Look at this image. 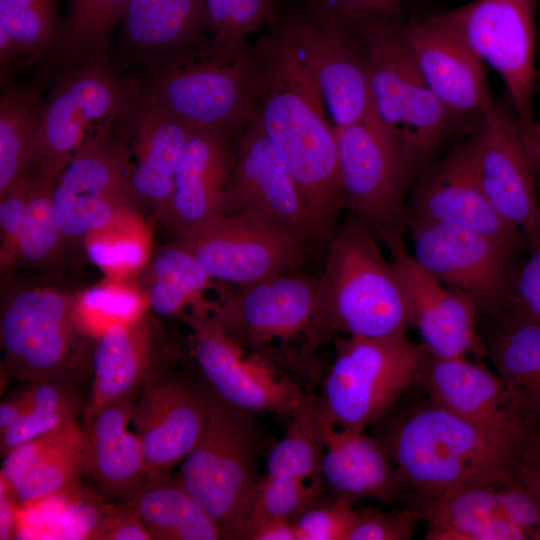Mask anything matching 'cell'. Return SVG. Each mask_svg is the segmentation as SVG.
<instances>
[{
    "label": "cell",
    "mask_w": 540,
    "mask_h": 540,
    "mask_svg": "<svg viewBox=\"0 0 540 540\" xmlns=\"http://www.w3.org/2000/svg\"><path fill=\"white\" fill-rule=\"evenodd\" d=\"M254 109L299 188L317 242L336 233L344 198L335 126L315 83L275 27L256 53Z\"/></svg>",
    "instance_id": "1"
},
{
    "label": "cell",
    "mask_w": 540,
    "mask_h": 540,
    "mask_svg": "<svg viewBox=\"0 0 540 540\" xmlns=\"http://www.w3.org/2000/svg\"><path fill=\"white\" fill-rule=\"evenodd\" d=\"M375 436L421 508L458 486L516 479L521 436L495 432L429 398L397 405Z\"/></svg>",
    "instance_id": "2"
},
{
    "label": "cell",
    "mask_w": 540,
    "mask_h": 540,
    "mask_svg": "<svg viewBox=\"0 0 540 540\" xmlns=\"http://www.w3.org/2000/svg\"><path fill=\"white\" fill-rule=\"evenodd\" d=\"M209 311L239 345L315 392L321 350L335 337L318 301L317 278L297 271L221 292Z\"/></svg>",
    "instance_id": "3"
},
{
    "label": "cell",
    "mask_w": 540,
    "mask_h": 540,
    "mask_svg": "<svg viewBox=\"0 0 540 540\" xmlns=\"http://www.w3.org/2000/svg\"><path fill=\"white\" fill-rule=\"evenodd\" d=\"M377 239L352 218L327 244L317 295L334 336L383 337L414 327L401 273L393 260L385 258Z\"/></svg>",
    "instance_id": "4"
},
{
    "label": "cell",
    "mask_w": 540,
    "mask_h": 540,
    "mask_svg": "<svg viewBox=\"0 0 540 540\" xmlns=\"http://www.w3.org/2000/svg\"><path fill=\"white\" fill-rule=\"evenodd\" d=\"M335 356L316 394V421L365 432L379 425L411 389L427 354L399 333L335 336Z\"/></svg>",
    "instance_id": "5"
},
{
    "label": "cell",
    "mask_w": 540,
    "mask_h": 540,
    "mask_svg": "<svg viewBox=\"0 0 540 540\" xmlns=\"http://www.w3.org/2000/svg\"><path fill=\"white\" fill-rule=\"evenodd\" d=\"M206 388V387H205ZM205 431L176 477L224 531L238 539L254 489L267 436L254 413L229 405L207 388Z\"/></svg>",
    "instance_id": "6"
},
{
    "label": "cell",
    "mask_w": 540,
    "mask_h": 540,
    "mask_svg": "<svg viewBox=\"0 0 540 540\" xmlns=\"http://www.w3.org/2000/svg\"><path fill=\"white\" fill-rule=\"evenodd\" d=\"M256 53L215 45L169 55L138 95L194 128L241 129L255 96Z\"/></svg>",
    "instance_id": "7"
},
{
    "label": "cell",
    "mask_w": 540,
    "mask_h": 540,
    "mask_svg": "<svg viewBox=\"0 0 540 540\" xmlns=\"http://www.w3.org/2000/svg\"><path fill=\"white\" fill-rule=\"evenodd\" d=\"M403 24H383L364 33L367 70L376 116L402 145L419 177L455 128L422 76Z\"/></svg>",
    "instance_id": "8"
},
{
    "label": "cell",
    "mask_w": 540,
    "mask_h": 540,
    "mask_svg": "<svg viewBox=\"0 0 540 540\" xmlns=\"http://www.w3.org/2000/svg\"><path fill=\"white\" fill-rule=\"evenodd\" d=\"M335 130L344 206L382 242L403 236L405 198L418 177L406 151L378 121Z\"/></svg>",
    "instance_id": "9"
},
{
    "label": "cell",
    "mask_w": 540,
    "mask_h": 540,
    "mask_svg": "<svg viewBox=\"0 0 540 540\" xmlns=\"http://www.w3.org/2000/svg\"><path fill=\"white\" fill-rule=\"evenodd\" d=\"M537 5L538 0H473L425 17L499 73L529 141L537 120L533 107Z\"/></svg>",
    "instance_id": "10"
},
{
    "label": "cell",
    "mask_w": 540,
    "mask_h": 540,
    "mask_svg": "<svg viewBox=\"0 0 540 540\" xmlns=\"http://www.w3.org/2000/svg\"><path fill=\"white\" fill-rule=\"evenodd\" d=\"M136 94L93 56L67 72L42 106L24 176L56 181L88 127L116 118Z\"/></svg>",
    "instance_id": "11"
},
{
    "label": "cell",
    "mask_w": 540,
    "mask_h": 540,
    "mask_svg": "<svg viewBox=\"0 0 540 540\" xmlns=\"http://www.w3.org/2000/svg\"><path fill=\"white\" fill-rule=\"evenodd\" d=\"M276 28L315 83L335 127L380 122L372 101L363 33L309 10L290 15Z\"/></svg>",
    "instance_id": "12"
},
{
    "label": "cell",
    "mask_w": 540,
    "mask_h": 540,
    "mask_svg": "<svg viewBox=\"0 0 540 540\" xmlns=\"http://www.w3.org/2000/svg\"><path fill=\"white\" fill-rule=\"evenodd\" d=\"M209 307L210 303L192 307L187 317L190 354L203 385L238 409L292 416L304 389L291 376L239 345L214 319Z\"/></svg>",
    "instance_id": "13"
},
{
    "label": "cell",
    "mask_w": 540,
    "mask_h": 540,
    "mask_svg": "<svg viewBox=\"0 0 540 540\" xmlns=\"http://www.w3.org/2000/svg\"><path fill=\"white\" fill-rule=\"evenodd\" d=\"M77 298L50 288L15 292L3 304L0 337L6 371L24 382L70 383L76 355Z\"/></svg>",
    "instance_id": "14"
},
{
    "label": "cell",
    "mask_w": 540,
    "mask_h": 540,
    "mask_svg": "<svg viewBox=\"0 0 540 540\" xmlns=\"http://www.w3.org/2000/svg\"><path fill=\"white\" fill-rule=\"evenodd\" d=\"M113 120L81 144L55 182L53 207L65 240L87 238L136 208L128 152Z\"/></svg>",
    "instance_id": "15"
},
{
    "label": "cell",
    "mask_w": 540,
    "mask_h": 540,
    "mask_svg": "<svg viewBox=\"0 0 540 540\" xmlns=\"http://www.w3.org/2000/svg\"><path fill=\"white\" fill-rule=\"evenodd\" d=\"M483 189L494 209L533 249L540 245L535 158L523 124L508 101L497 100L469 131Z\"/></svg>",
    "instance_id": "16"
},
{
    "label": "cell",
    "mask_w": 540,
    "mask_h": 540,
    "mask_svg": "<svg viewBox=\"0 0 540 540\" xmlns=\"http://www.w3.org/2000/svg\"><path fill=\"white\" fill-rule=\"evenodd\" d=\"M416 261L447 287L467 296L479 315L495 316L505 304L519 244L464 228L410 222Z\"/></svg>",
    "instance_id": "17"
},
{
    "label": "cell",
    "mask_w": 540,
    "mask_h": 540,
    "mask_svg": "<svg viewBox=\"0 0 540 540\" xmlns=\"http://www.w3.org/2000/svg\"><path fill=\"white\" fill-rule=\"evenodd\" d=\"M222 216L271 227L308 245L317 242L303 196L253 109L241 127Z\"/></svg>",
    "instance_id": "18"
},
{
    "label": "cell",
    "mask_w": 540,
    "mask_h": 540,
    "mask_svg": "<svg viewBox=\"0 0 540 540\" xmlns=\"http://www.w3.org/2000/svg\"><path fill=\"white\" fill-rule=\"evenodd\" d=\"M422 510L427 540H540V500L517 479L458 486Z\"/></svg>",
    "instance_id": "19"
},
{
    "label": "cell",
    "mask_w": 540,
    "mask_h": 540,
    "mask_svg": "<svg viewBox=\"0 0 540 540\" xmlns=\"http://www.w3.org/2000/svg\"><path fill=\"white\" fill-rule=\"evenodd\" d=\"M209 397L203 383L152 372L135 402L132 423L145 457L146 480L170 475L201 439Z\"/></svg>",
    "instance_id": "20"
},
{
    "label": "cell",
    "mask_w": 540,
    "mask_h": 540,
    "mask_svg": "<svg viewBox=\"0 0 540 540\" xmlns=\"http://www.w3.org/2000/svg\"><path fill=\"white\" fill-rule=\"evenodd\" d=\"M177 242L213 279L237 286L297 271L308 246L279 230L229 216Z\"/></svg>",
    "instance_id": "21"
},
{
    "label": "cell",
    "mask_w": 540,
    "mask_h": 540,
    "mask_svg": "<svg viewBox=\"0 0 540 540\" xmlns=\"http://www.w3.org/2000/svg\"><path fill=\"white\" fill-rule=\"evenodd\" d=\"M410 222L452 225L519 245L525 240L487 197L470 138L419 176L406 207V224Z\"/></svg>",
    "instance_id": "22"
},
{
    "label": "cell",
    "mask_w": 540,
    "mask_h": 540,
    "mask_svg": "<svg viewBox=\"0 0 540 540\" xmlns=\"http://www.w3.org/2000/svg\"><path fill=\"white\" fill-rule=\"evenodd\" d=\"M415 62L452 125L470 131L490 108L483 61L460 39L426 20L404 22Z\"/></svg>",
    "instance_id": "23"
},
{
    "label": "cell",
    "mask_w": 540,
    "mask_h": 540,
    "mask_svg": "<svg viewBox=\"0 0 540 540\" xmlns=\"http://www.w3.org/2000/svg\"><path fill=\"white\" fill-rule=\"evenodd\" d=\"M399 269L408 295L413 326L433 356L452 358L487 352L477 329L479 312L467 296L447 287L425 270L405 246L403 236L383 242Z\"/></svg>",
    "instance_id": "24"
},
{
    "label": "cell",
    "mask_w": 540,
    "mask_h": 540,
    "mask_svg": "<svg viewBox=\"0 0 540 540\" xmlns=\"http://www.w3.org/2000/svg\"><path fill=\"white\" fill-rule=\"evenodd\" d=\"M120 115L126 126L122 138L130 141L131 149L124 146L134 159L129 178L133 203L163 216L174 193L182 150L194 127L138 93Z\"/></svg>",
    "instance_id": "25"
},
{
    "label": "cell",
    "mask_w": 540,
    "mask_h": 540,
    "mask_svg": "<svg viewBox=\"0 0 540 540\" xmlns=\"http://www.w3.org/2000/svg\"><path fill=\"white\" fill-rule=\"evenodd\" d=\"M317 429L324 447L320 475L332 498L418 508L411 489L376 437L329 425L317 424Z\"/></svg>",
    "instance_id": "26"
},
{
    "label": "cell",
    "mask_w": 540,
    "mask_h": 540,
    "mask_svg": "<svg viewBox=\"0 0 540 540\" xmlns=\"http://www.w3.org/2000/svg\"><path fill=\"white\" fill-rule=\"evenodd\" d=\"M230 133L194 128L182 150L174 193L162 216L178 239L222 217L237 152L233 150Z\"/></svg>",
    "instance_id": "27"
},
{
    "label": "cell",
    "mask_w": 540,
    "mask_h": 540,
    "mask_svg": "<svg viewBox=\"0 0 540 540\" xmlns=\"http://www.w3.org/2000/svg\"><path fill=\"white\" fill-rule=\"evenodd\" d=\"M413 385L435 403L495 432L521 436L531 430L500 376L467 357L443 358L427 351Z\"/></svg>",
    "instance_id": "28"
},
{
    "label": "cell",
    "mask_w": 540,
    "mask_h": 540,
    "mask_svg": "<svg viewBox=\"0 0 540 540\" xmlns=\"http://www.w3.org/2000/svg\"><path fill=\"white\" fill-rule=\"evenodd\" d=\"M2 479L15 502L29 504L62 493L84 472L81 426L71 423L28 440L4 456Z\"/></svg>",
    "instance_id": "29"
},
{
    "label": "cell",
    "mask_w": 540,
    "mask_h": 540,
    "mask_svg": "<svg viewBox=\"0 0 540 540\" xmlns=\"http://www.w3.org/2000/svg\"><path fill=\"white\" fill-rule=\"evenodd\" d=\"M136 397L104 406L81 425L84 472L104 493L123 501L146 480L141 441L128 429Z\"/></svg>",
    "instance_id": "30"
},
{
    "label": "cell",
    "mask_w": 540,
    "mask_h": 540,
    "mask_svg": "<svg viewBox=\"0 0 540 540\" xmlns=\"http://www.w3.org/2000/svg\"><path fill=\"white\" fill-rule=\"evenodd\" d=\"M94 339L93 385L83 421L106 405L136 396L153 372L152 328L146 314Z\"/></svg>",
    "instance_id": "31"
},
{
    "label": "cell",
    "mask_w": 540,
    "mask_h": 540,
    "mask_svg": "<svg viewBox=\"0 0 540 540\" xmlns=\"http://www.w3.org/2000/svg\"><path fill=\"white\" fill-rule=\"evenodd\" d=\"M482 336L487 357L524 422L540 427V322L503 312Z\"/></svg>",
    "instance_id": "32"
},
{
    "label": "cell",
    "mask_w": 540,
    "mask_h": 540,
    "mask_svg": "<svg viewBox=\"0 0 540 540\" xmlns=\"http://www.w3.org/2000/svg\"><path fill=\"white\" fill-rule=\"evenodd\" d=\"M120 23L124 42L142 54L197 48L209 27L205 0H130Z\"/></svg>",
    "instance_id": "33"
},
{
    "label": "cell",
    "mask_w": 540,
    "mask_h": 540,
    "mask_svg": "<svg viewBox=\"0 0 540 540\" xmlns=\"http://www.w3.org/2000/svg\"><path fill=\"white\" fill-rule=\"evenodd\" d=\"M123 506L157 540L227 539L224 531L171 475L145 482Z\"/></svg>",
    "instance_id": "34"
},
{
    "label": "cell",
    "mask_w": 540,
    "mask_h": 540,
    "mask_svg": "<svg viewBox=\"0 0 540 540\" xmlns=\"http://www.w3.org/2000/svg\"><path fill=\"white\" fill-rule=\"evenodd\" d=\"M39 90L5 86L0 98V198L25 175L30 144L39 124Z\"/></svg>",
    "instance_id": "35"
},
{
    "label": "cell",
    "mask_w": 540,
    "mask_h": 540,
    "mask_svg": "<svg viewBox=\"0 0 540 540\" xmlns=\"http://www.w3.org/2000/svg\"><path fill=\"white\" fill-rule=\"evenodd\" d=\"M153 283L147 303L161 315H175L191 305L208 304L201 294L212 277L196 257L178 242L162 250L152 265Z\"/></svg>",
    "instance_id": "36"
},
{
    "label": "cell",
    "mask_w": 540,
    "mask_h": 540,
    "mask_svg": "<svg viewBox=\"0 0 540 540\" xmlns=\"http://www.w3.org/2000/svg\"><path fill=\"white\" fill-rule=\"evenodd\" d=\"M291 417L285 436L267 456L264 474L297 480L319 478L324 447L316 423V393L305 391Z\"/></svg>",
    "instance_id": "37"
},
{
    "label": "cell",
    "mask_w": 540,
    "mask_h": 540,
    "mask_svg": "<svg viewBox=\"0 0 540 540\" xmlns=\"http://www.w3.org/2000/svg\"><path fill=\"white\" fill-rule=\"evenodd\" d=\"M27 384L24 390L29 400V410L0 435L2 456L28 440L77 422L80 404L71 383L37 381Z\"/></svg>",
    "instance_id": "38"
},
{
    "label": "cell",
    "mask_w": 540,
    "mask_h": 540,
    "mask_svg": "<svg viewBox=\"0 0 540 540\" xmlns=\"http://www.w3.org/2000/svg\"><path fill=\"white\" fill-rule=\"evenodd\" d=\"M272 477L263 474L254 489L239 540L262 522L288 518L293 520L306 509L325 502L327 490L321 477L311 480Z\"/></svg>",
    "instance_id": "39"
},
{
    "label": "cell",
    "mask_w": 540,
    "mask_h": 540,
    "mask_svg": "<svg viewBox=\"0 0 540 540\" xmlns=\"http://www.w3.org/2000/svg\"><path fill=\"white\" fill-rule=\"evenodd\" d=\"M130 0H69L68 18L60 36L69 59L92 57L121 21Z\"/></svg>",
    "instance_id": "40"
},
{
    "label": "cell",
    "mask_w": 540,
    "mask_h": 540,
    "mask_svg": "<svg viewBox=\"0 0 540 540\" xmlns=\"http://www.w3.org/2000/svg\"><path fill=\"white\" fill-rule=\"evenodd\" d=\"M32 180V189L15 255L28 262L40 264L56 256L65 238L53 207V190L56 181Z\"/></svg>",
    "instance_id": "41"
},
{
    "label": "cell",
    "mask_w": 540,
    "mask_h": 540,
    "mask_svg": "<svg viewBox=\"0 0 540 540\" xmlns=\"http://www.w3.org/2000/svg\"><path fill=\"white\" fill-rule=\"evenodd\" d=\"M0 30L24 55H41L58 35L55 0H0Z\"/></svg>",
    "instance_id": "42"
},
{
    "label": "cell",
    "mask_w": 540,
    "mask_h": 540,
    "mask_svg": "<svg viewBox=\"0 0 540 540\" xmlns=\"http://www.w3.org/2000/svg\"><path fill=\"white\" fill-rule=\"evenodd\" d=\"M277 0H205L213 45L225 49L245 46L246 37L275 20Z\"/></svg>",
    "instance_id": "43"
},
{
    "label": "cell",
    "mask_w": 540,
    "mask_h": 540,
    "mask_svg": "<svg viewBox=\"0 0 540 540\" xmlns=\"http://www.w3.org/2000/svg\"><path fill=\"white\" fill-rule=\"evenodd\" d=\"M144 313V301L134 290L104 285L77 298L76 319L82 334L96 338L106 329L134 321Z\"/></svg>",
    "instance_id": "44"
},
{
    "label": "cell",
    "mask_w": 540,
    "mask_h": 540,
    "mask_svg": "<svg viewBox=\"0 0 540 540\" xmlns=\"http://www.w3.org/2000/svg\"><path fill=\"white\" fill-rule=\"evenodd\" d=\"M311 12L357 32L402 22V0H307Z\"/></svg>",
    "instance_id": "45"
},
{
    "label": "cell",
    "mask_w": 540,
    "mask_h": 540,
    "mask_svg": "<svg viewBox=\"0 0 540 540\" xmlns=\"http://www.w3.org/2000/svg\"><path fill=\"white\" fill-rule=\"evenodd\" d=\"M134 212V211H133ZM132 212L112 225L89 235V252L100 265L111 270H129L139 266L145 255L140 233L132 223Z\"/></svg>",
    "instance_id": "46"
},
{
    "label": "cell",
    "mask_w": 540,
    "mask_h": 540,
    "mask_svg": "<svg viewBox=\"0 0 540 540\" xmlns=\"http://www.w3.org/2000/svg\"><path fill=\"white\" fill-rule=\"evenodd\" d=\"M423 521L421 508H355L347 540H409L416 526Z\"/></svg>",
    "instance_id": "47"
},
{
    "label": "cell",
    "mask_w": 540,
    "mask_h": 540,
    "mask_svg": "<svg viewBox=\"0 0 540 540\" xmlns=\"http://www.w3.org/2000/svg\"><path fill=\"white\" fill-rule=\"evenodd\" d=\"M354 512V503L330 496L292 520L296 540H347Z\"/></svg>",
    "instance_id": "48"
},
{
    "label": "cell",
    "mask_w": 540,
    "mask_h": 540,
    "mask_svg": "<svg viewBox=\"0 0 540 540\" xmlns=\"http://www.w3.org/2000/svg\"><path fill=\"white\" fill-rule=\"evenodd\" d=\"M503 312L540 322V245L514 273Z\"/></svg>",
    "instance_id": "49"
},
{
    "label": "cell",
    "mask_w": 540,
    "mask_h": 540,
    "mask_svg": "<svg viewBox=\"0 0 540 540\" xmlns=\"http://www.w3.org/2000/svg\"><path fill=\"white\" fill-rule=\"evenodd\" d=\"M32 184L31 178L23 176L0 198V226L4 239L1 252L2 264L8 263L15 256Z\"/></svg>",
    "instance_id": "50"
},
{
    "label": "cell",
    "mask_w": 540,
    "mask_h": 540,
    "mask_svg": "<svg viewBox=\"0 0 540 540\" xmlns=\"http://www.w3.org/2000/svg\"><path fill=\"white\" fill-rule=\"evenodd\" d=\"M94 538L105 540H150L144 524L124 506L104 520Z\"/></svg>",
    "instance_id": "51"
},
{
    "label": "cell",
    "mask_w": 540,
    "mask_h": 540,
    "mask_svg": "<svg viewBox=\"0 0 540 540\" xmlns=\"http://www.w3.org/2000/svg\"><path fill=\"white\" fill-rule=\"evenodd\" d=\"M516 479L540 500V427L531 429L522 442Z\"/></svg>",
    "instance_id": "52"
},
{
    "label": "cell",
    "mask_w": 540,
    "mask_h": 540,
    "mask_svg": "<svg viewBox=\"0 0 540 540\" xmlns=\"http://www.w3.org/2000/svg\"><path fill=\"white\" fill-rule=\"evenodd\" d=\"M246 540H296V531L291 519H272L254 527Z\"/></svg>",
    "instance_id": "53"
},
{
    "label": "cell",
    "mask_w": 540,
    "mask_h": 540,
    "mask_svg": "<svg viewBox=\"0 0 540 540\" xmlns=\"http://www.w3.org/2000/svg\"><path fill=\"white\" fill-rule=\"evenodd\" d=\"M29 410V400L22 389L9 395L0 405V435L14 426Z\"/></svg>",
    "instance_id": "54"
},
{
    "label": "cell",
    "mask_w": 540,
    "mask_h": 540,
    "mask_svg": "<svg viewBox=\"0 0 540 540\" xmlns=\"http://www.w3.org/2000/svg\"><path fill=\"white\" fill-rule=\"evenodd\" d=\"M4 481L0 479V539H12L15 532L14 503Z\"/></svg>",
    "instance_id": "55"
},
{
    "label": "cell",
    "mask_w": 540,
    "mask_h": 540,
    "mask_svg": "<svg viewBox=\"0 0 540 540\" xmlns=\"http://www.w3.org/2000/svg\"><path fill=\"white\" fill-rule=\"evenodd\" d=\"M535 161L540 163V118L536 120V124L529 141Z\"/></svg>",
    "instance_id": "56"
}]
</instances>
